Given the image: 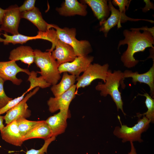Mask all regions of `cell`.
I'll use <instances>...</instances> for the list:
<instances>
[{"mask_svg":"<svg viewBox=\"0 0 154 154\" xmlns=\"http://www.w3.org/2000/svg\"><path fill=\"white\" fill-rule=\"evenodd\" d=\"M3 116L0 115V131H1L4 127L3 124Z\"/></svg>","mask_w":154,"mask_h":154,"instance_id":"cell-35","label":"cell"},{"mask_svg":"<svg viewBox=\"0 0 154 154\" xmlns=\"http://www.w3.org/2000/svg\"><path fill=\"white\" fill-rule=\"evenodd\" d=\"M9 59L15 62L20 60L30 66L34 62V50L30 46H20L10 52Z\"/></svg>","mask_w":154,"mask_h":154,"instance_id":"cell-19","label":"cell"},{"mask_svg":"<svg viewBox=\"0 0 154 154\" xmlns=\"http://www.w3.org/2000/svg\"><path fill=\"white\" fill-rule=\"evenodd\" d=\"M131 1L127 0H113L112 1L113 5L119 7L120 12L125 13V7L127 8Z\"/></svg>","mask_w":154,"mask_h":154,"instance_id":"cell-30","label":"cell"},{"mask_svg":"<svg viewBox=\"0 0 154 154\" xmlns=\"http://www.w3.org/2000/svg\"><path fill=\"white\" fill-rule=\"evenodd\" d=\"M108 5L111 12L110 17L108 18L100 26V31L103 32L105 37H107L108 32L112 28L116 25H117L118 28L121 27V23H123L127 21H137L139 20L147 21L153 23L154 21L152 20L134 19L127 17L125 13L120 12L118 9H116L112 5V1L109 0L108 1Z\"/></svg>","mask_w":154,"mask_h":154,"instance_id":"cell-8","label":"cell"},{"mask_svg":"<svg viewBox=\"0 0 154 154\" xmlns=\"http://www.w3.org/2000/svg\"><path fill=\"white\" fill-rule=\"evenodd\" d=\"M123 79L125 78H131L132 82L135 85L137 82L147 84L150 88L151 97L154 96V62L152 66L147 72L143 74H139L137 72L125 70L123 72Z\"/></svg>","mask_w":154,"mask_h":154,"instance_id":"cell-15","label":"cell"},{"mask_svg":"<svg viewBox=\"0 0 154 154\" xmlns=\"http://www.w3.org/2000/svg\"><path fill=\"white\" fill-rule=\"evenodd\" d=\"M50 42L51 48L46 50L51 52L59 66L62 64L71 62L77 57L73 48L70 45L57 39L54 35Z\"/></svg>","mask_w":154,"mask_h":154,"instance_id":"cell-7","label":"cell"},{"mask_svg":"<svg viewBox=\"0 0 154 154\" xmlns=\"http://www.w3.org/2000/svg\"><path fill=\"white\" fill-rule=\"evenodd\" d=\"M94 59V56L88 55L77 56L72 62L60 65L58 68L59 72L60 74L64 72H68L77 78L82 72L86 70Z\"/></svg>","mask_w":154,"mask_h":154,"instance_id":"cell-11","label":"cell"},{"mask_svg":"<svg viewBox=\"0 0 154 154\" xmlns=\"http://www.w3.org/2000/svg\"><path fill=\"white\" fill-rule=\"evenodd\" d=\"M118 118L120 122L121 127L116 126L113 131L114 135L117 137L122 139V141L143 142L141 139V134L146 131L149 126L151 122L145 116H143L142 118H138L137 123L132 127H128L126 125H122L119 116Z\"/></svg>","mask_w":154,"mask_h":154,"instance_id":"cell-5","label":"cell"},{"mask_svg":"<svg viewBox=\"0 0 154 154\" xmlns=\"http://www.w3.org/2000/svg\"><path fill=\"white\" fill-rule=\"evenodd\" d=\"M51 28L55 30L56 38L70 45L73 48L77 56H85L92 52L90 42L86 40H77L76 37V30L75 28H61L54 24H50Z\"/></svg>","mask_w":154,"mask_h":154,"instance_id":"cell-4","label":"cell"},{"mask_svg":"<svg viewBox=\"0 0 154 154\" xmlns=\"http://www.w3.org/2000/svg\"><path fill=\"white\" fill-rule=\"evenodd\" d=\"M138 95L144 96L146 97L145 103L147 108V111L143 114L137 113L136 116L138 117V118H140L142 116H145L150 120L151 122L153 123L154 122V99L147 93H145L143 94L138 93Z\"/></svg>","mask_w":154,"mask_h":154,"instance_id":"cell-26","label":"cell"},{"mask_svg":"<svg viewBox=\"0 0 154 154\" xmlns=\"http://www.w3.org/2000/svg\"><path fill=\"white\" fill-rule=\"evenodd\" d=\"M34 60L40 71L37 72L41 74L44 79L51 85L57 84L61 76L56 61L49 51L43 52L40 50H34Z\"/></svg>","mask_w":154,"mask_h":154,"instance_id":"cell-3","label":"cell"},{"mask_svg":"<svg viewBox=\"0 0 154 154\" xmlns=\"http://www.w3.org/2000/svg\"><path fill=\"white\" fill-rule=\"evenodd\" d=\"M35 0H25L23 4L19 7L20 11L21 13L31 10L35 7Z\"/></svg>","mask_w":154,"mask_h":154,"instance_id":"cell-31","label":"cell"},{"mask_svg":"<svg viewBox=\"0 0 154 154\" xmlns=\"http://www.w3.org/2000/svg\"><path fill=\"white\" fill-rule=\"evenodd\" d=\"M27 93L25 92L20 96L15 98L9 101L3 107L0 109V115L6 112L20 102L24 98Z\"/></svg>","mask_w":154,"mask_h":154,"instance_id":"cell-28","label":"cell"},{"mask_svg":"<svg viewBox=\"0 0 154 154\" xmlns=\"http://www.w3.org/2000/svg\"><path fill=\"white\" fill-rule=\"evenodd\" d=\"M20 72H24L29 75L30 74L29 69L21 68L14 61L0 62V78L5 81L9 80L14 84L20 85L23 80L17 78L16 76Z\"/></svg>","mask_w":154,"mask_h":154,"instance_id":"cell-12","label":"cell"},{"mask_svg":"<svg viewBox=\"0 0 154 154\" xmlns=\"http://www.w3.org/2000/svg\"><path fill=\"white\" fill-rule=\"evenodd\" d=\"M87 5L77 0H65L61 7L56 8L60 15L65 16L79 15L85 16L87 14Z\"/></svg>","mask_w":154,"mask_h":154,"instance_id":"cell-16","label":"cell"},{"mask_svg":"<svg viewBox=\"0 0 154 154\" xmlns=\"http://www.w3.org/2000/svg\"><path fill=\"white\" fill-rule=\"evenodd\" d=\"M21 14L16 5L11 6L5 9L1 25V30L12 35L19 34L18 29L21 18Z\"/></svg>","mask_w":154,"mask_h":154,"instance_id":"cell-9","label":"cell"},{"mask_svg":"<svg viewBox=\"0 0 154 154\" xmlns=\"http://www.w3.org/2000/svg\"><path fill=\"white\" fill-rule=\"evenodd\" d=\"M0 132L2 139L9 144L21 146L24 142L23 137L19 132L16 120L7 125Z\"/></svg>","mask_w":154,"mask_h":154,"instance_id":"cell-17","label":"cell"},{"mask_svg":"<svg viewBox=\"0 0 154 154\" xmlns=\"http://www.w3.org/2000/svg\"><path fill=\"white\" fill-rule=\"evenodd\" d=\"M124 30L123 32L125 38L119 42L118 49L122 45H127L126 50L123 53L121 60L123 65L128 68L135 67L139 60L135 59L134 54L138 52H143L148 47L154 48V37L149 32L143 31L142 33L135 28Z\"/></svg>","mask_w":154,"mask_h":154,"instance_id":"cell-1","label":"cell"},{"mask_svg":"<svg viewBox=\"0 0 154 154\" xmlns=\"http://www.w3.org/2000/svg\"><path fill=\"white\" fill-rule=\"evenodd\" d=\"M76 78L69 74L67 72H63L60 82L58 84L52 85L51 90L54 97H58L67 91L74 84Z\"/></svg>","mask_w":154,"mask_h":154,"instance_id":"cell-22","label":"cell"},{"mask_svg":"<svg viewBox=\"0 0 154 154\" xmlns=\"http://www.w3.org/2000/svg\"><path fill=\"white\" fill-rule=\"evenodd\" d=\"M137 30L140 31L143 30V31H147L150 32L152 35L154 37V27L152 28H148L147 26L143 27L140 28H135Z\"/></svg>","mask_w":154,"mask_h":154,"instance_id":"cell-33","label":"cell"},{"mask_svg":"<svg viewBox=\"0 0 154 154\" xmlns=\"http://www.w3.org/2000/svg\"><path fill=\"white\" fill-rule=\"evenodd\" d=\"M1 30L0 29V35H1V33H0V32H1Z\"/></svg>","mask_w":154,"mask_h":154,"instance_id":"cell-37","label":"cell"},{"mask_svg":"<svg viewBox=\"0 0 154 154\" xmlns=\"http://www.w3.org/2000/svg\"><path fill=\"white\" fill-rule=\"evenodd\" d=\"M5 38L0 37V42H3L4 44L7 45L9 43L13 44H23L26 43L28 41L32 40L40 39V37L37 35L35 36H28L20 34L9 35L7 33L2 34Z\"/></svg>","mask_w":154,"mask_h":154,"instance_id":"cell-23","label":"cell"},{"mask_svg":"<svg viewBox=\"0 0 154 154\" xmlns=\"http://www.w3.org/2000/svg\"><path fill=\"white\" fill-rule=\"evenodd\" d=\"M130 142L131 145V150L128 154H137L133 142L131 141Z\"/></svg>","mask_w":154,"mask_h":154,"instance_id":"cell-34","label":"cell"},{"mask_svg":"<svg viewBox=\"0 0 154 154\" xmlns=\"http://www.w3.org/2000/svg\"><path fill=\"white\" fill-rule=\"evenodd\" d=\"M5 82L0 78V109L3 107L9 101L13 99L8 97L5 93L3 87Z\"/></svg>","mask_w":154,"mask_h":154,"instance_id":"cell-29","label":"cell"},{"mask_svg":"<svg viewBox=\"0 0 154 154\" xmlns=\"http://www.w3.org/2000/svg\"><path fill=\"white\" fill-rule=\"evenodd\" d=\"M109 65L108 63L101 65L98 63L90 64L83 74L76 78L77 89L84 88L90 85L96 79L102 80L105 83L108 71Z\"/></svg>","mask_w":154,"mask_h":154,"instance_id":"cell-6","label":"cell"},{"mask_svg":"<svg viewBox=\"0 0 154 154\" xmlns=\"http://www.w3.org/2000/svg\"><path fill=\"white\" fill-rule=\"evenodd\" d=\"M37 72L32 71L29 75L28 81L30 82L29 88L25 92L27 93L33 89L37 87L45 88L50 87L51 85L48 83L41 76L37 77Z\"/></svg>","mask_w":154,"mask_h":154,"instance_id":"cell-24","label":"cell"},{"mask_svg":"<svg viewBox=\"0 0 154 154\" xmlns=\"http://www.w3.org/2000/svg\"><path fill=\"white\" fill-rule=\"evenodd\" d=\"M123 72L120 70H115L113 72L108 70L106 82L103 84L98 82L95 87L97 90L100 91L101 96H106L110 95L115 102L118 111L120 110L125 116L126 115L123 110L121 93L119 90L120 84L123 88L125 87L123 82Z\"/></svg>","mask_w":154,"mask_h":154,"instance_id":"cell-2","label":"cell"},{"mask_svg":"<svg viewBox=\"0 0 154 154\" xmlns=\"http://www.w3.org/2000/svg\"><path fill=\"white\" fill-rule=\"evenodd\" d=\"M16 121L19 132L23 137L42 121H30L22 117L20 118Z\"/></svg>","mask_w":154,"mask_h":154,"instance_id":"cell-25","label":"cell"},{"mask_svg":"<svg viewBox=\"0 0 154 154\" xmlns=\"http://www.w3.org/2000/svg\"><path fill=\"white\" fill-rule=\"evenodd\" d=\"M71 117L69 108L60 110L58 113L50 116L46 121L50 127L53 136L56 137L65 132L67 126V119Z\"/></svg>","mask_w":154,"mask_h":154,"instance_id":"cell-14","label":"cell"},{"mask_svg":"<svg viewBox=\"0 0 154 154\" xmlns=\"http://www.w3.org/2000/svg\"><path fill=\"white\" fill-rule=\"evenodd\" d=\"M5 11V10L0 7V25H1L3 17Z\"/></svg>","mask_w":154,"mask_h":154,"instance_id":"cell-36","label":"cell"},{"mask_svg":"<svg viewBox=\"0 0 154 154\" xmlns=\"http://www.w3.org/2000/svg\"><path fill=\"white\" fill-rule=\"evenodd\" d=\"M56 137L52 136L50 138L45 140L44 143L42 146L39 149L36 150L32 149L27 151L26 154H44L45 153H47L48 148L50 143L53 141L55 140ZM14 154H20L15 153Z\"/></svg>","mask_w":154,"mask_h":154,"instance_id":"cell-27","label":"cell"},{"mask_svg":"<svg viewBox=\"0 0 154 154\" xmlns=\"http://www.w3.org/2000/svg\"><path fill=\"white\" fill-rule=\"evenodd\" d=\"M76 88V84H74L60 96L50 98L47 102L50 112L53 113L59 110L69 108L71 102L75 97Z\"/></svg>","mask_w":154,"mask_h":154,"instance_id":"cell-13","label":"cell"},{"mask_svg":"<svg viewBox=\"0 0 154 154\" xmlns=\"http://www.w3.org/2000/svg\"><path fill=\"white\" fill-rule=\"evenodd\" d=\"M53 136L52 130L46 121L42 120L41 122L30 131L23 137L25 141L33 138H41L44 140Z\"/></svg>","mask_w":154,"mask_h":154,"instance_id":"cell-21","label":"cell"},{"mask_svg":"<svg viewBox=\"0 0 154 154\" xmlns=\"http://www.w3.org/2000/svg\"><path fill=\"white\" fill-rule=\"evenodd\" d=\"M106 0H83L82 3L88 5L100 21L101 26L109 17L110 11Z\"/></svg>","mask_w":154,"mask_h":154,"instance_id":"cell-18","label":"cell"},{"mask_svg":"<svg viewBox=\"0 0 154 154\" xmlns=\"http://www.w3.org/2000/svg\"><path fill=\"white\" fill-rule=\"evenodd\" d=\"M39 87L35 88L32 92L27 94L23 99L18 104L6 112L3 116V119L7 125L21 118H27L31 115V111L28 109L27 102L38 91Z\"/></svg>","mask_w":154,"mask_h":154,"instance_id":"cell-10","label":"cell"},{"mask_svg":"<svg viewBox=\"0 0 154 154\" xmlns=\"http://www.w3.org/2000/svg\"><path fill=\"white\" fill-rule=\"evenodd\" d=\"M21 18L26 19L34 24L38 31L45 32L51 28L50 24L44 19L39 9L36 7L31 10L21 12Z\"/></svg>","mask_w":154,"mask_h":154,"instance_id":"cell-20","label":"cell"},{"mask_svg":"<svg viewBox=\"0 0 154 154\" xmlns=\"http://www.w3.org/2000/svg\"><path fill=\"white\" fill-rule=\"evenodd\" d=\"M146 5L145 7L142 8V10L143 12H145L149 11L150 9H154V6L153 3L151 2L150 0H144Z\"/></svg>","mask_w":154,"mask_h":154,"instance_id":"cell-32","label":"cell"}]
</instances>
